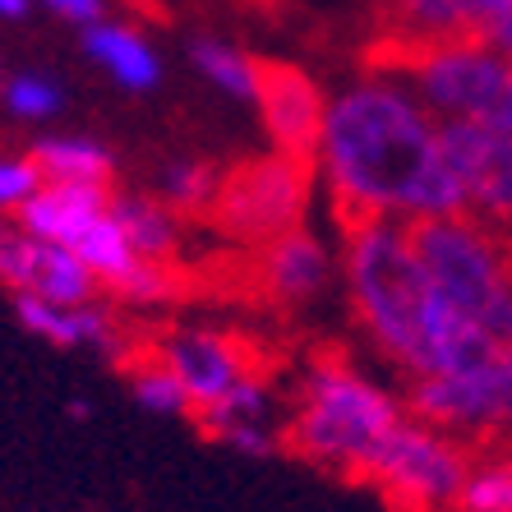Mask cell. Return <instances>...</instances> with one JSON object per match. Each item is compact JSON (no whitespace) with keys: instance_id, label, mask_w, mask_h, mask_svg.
<instances>
[{"instance_id":"277c9868","label":"cell","mask_w":512,"mask_h":512,"mask_svg":"<svg viewBox=\"0 0 512 512\" xmlns=\"http://www.w3.org/2000/svg\"><path fill=\"white\" fill-rule=\"evenodd\" d=\"M429 286L494 346L512 351V259L471 213L429 217L411 227Z\"/></svg>"},{"instance_id":"7402d4cb","label":"cell","mask_w":512,"mask_h":512,"mask_svg":"<svg viewBox=\"0 0 512 512\" xmlns=\"http://www.w3.org/2000/svg\"><path fill=\"white\" fill-rule=\"evenodd\" d=\"M130 397L148 416H194L185 383L167 370V360L157 356V351L148 360H134L130 365Z\"/></svg>"},{"instance_id":"ba28073f","label":"cell","mask_w":512,"mask_h":512,"mask_svg":"<svg viewBox=\"0 0 512 512\" xmlns=\"http://www.w3.org/2000/svg\"><path fill=\"white\" fill-rule=\"evenodd\" d=\"M439 134L462 190V213L485 227H512V134L480 120H443Z\"/></svg>"},{"instance_id":"9c48e42d","label":"cell","mask_w":512,"mask_h":512,"mask_svg":"<svg viewBox=\"0 0 512 512\" xmlns=\"http://www.w3.org/2000/svg\"><path fill=\"white\" fill-rule=\"evenodd\" d=\"M0 286H10L14 296H42L60 305H84L102 291L79 254L33 236L19 217H0Z\"/></svg>"},{"instance_id":"484cf974","label":"cell","mask_w":512,"mask_h":512,"mask_svg":"<svg viewBox=\"0 0 512 512\" xmlns=\"http://www.w3.org/2000/svg\"><path fill=\"white\" fill-rule=\"evenodd\" d=\"M42 185H47V176H42V167L33 162V153L28 157L0 153V217H14Z\"/></svg>"},{"instance_id":"ffe728a7","label":"cell","mask_w":512,"mask_h":512,"mask_svg":"<svg viewBox=\"0 0 512 512\" xmlns=\"http://www.w3.org/2000/svg\"><path fill=\"white\" fill-rule=\"evenodd\" d=\"M217 185H222L217 167L199 162V157H176L157 176V199L167 203L176 217H208V208L217 199Z\"/></svg>"},{"instance_id":"4fadbf2b","label":"cell","mask_w":512,"mask_h":512,"mask_svg":"<svg viewBox=\"0 0 512 512\" xmlns=\"http://www.w3.org/2000/svg\"><path fill=\"white\" fill-rule=\"evenodd\" d=\"M14 319L24 323V333L56 351H97V356H120V333L97 300L84 305H60L42 296H14Z\"/></svg>"},{"instance_id":"83f0119b","label":"cell","mask_w":512,"mask_h":512,"mask_svg":"<svg viewBox=\"0 0 512 512\" xmlns=\"http://www.w3.org/2000/svg\"><path fill=\"white\" fill-rule=\"evenodd\" d=\"M37 5H47L51 14L60 19H70V24H97L102 14H107V0H37Z\"/></svg>"},{"instance_id":"8fae6325","label":"cell","mask_w":512,"mask_h":512,"mask_svg":"<svg viewBox=\"0 0 512 512\" xmlns=\"http://www.w3.org/2000/svg\"><path fill=\"white\" fill-rule=\"evenodd\" d=\"M157 356L167 360V370L185 383L194 411H203L208 402H217L231 383H240L254 370L236 337L213 333V328H176V333L162 337Z\"/></svg>"},{"instance_id":"30bf717a","label":"cell","mask_w":512,"mask_h":512,"mask_svg":"<svg viewBox=\"0 0 512 512\" xmlns=\"http://www.w3.org/2000/svg\"><path fill=\"white\" fill-rule=\"evenodd\" d=\"M254 107H259L273 148L314 157L323 116H328V97L319 93L310 74L296 70V65H282V60H259V97H254Z\"/></svg>"},{"instance_id":"2e32d148","label":"cell","mask_w":512,"mask_h":512,"mask_svg":"<svg viewBox=\"0 0 512 512\" xmlns=\"http://www.w3.org/2000/svg\"><path fill=\"white\" fill-rule=\"evenodd\" d=\"M494 0H383L393 19V47H429L457 37H485Z\"/></svg>"},{"instance_id":"f546056e","label":"cell","mask_w":512,"mask_h":512,"mask_svg":"<svg viewBox=\"0 0 512 512\" xmlns=\"http://www.w3.org/2000/svg\"><path fill=\"white\" fill-rule=\"evenodd\" d=\"M33 0H0V19H24Z\"/></svg>"},{"instance_id":"ac0fdd59","label":"cell","mask_w":512,"mask_h":512,"mask_svg":"<svg viewBox=\"0 0 512 512\" xmlns=\"http://www.w3.org/2000/svg\"><path fill=\"white\" fill-rule=\"evenodd\" d=\"M111 213H116L120 231H125V240L134 245L139 259H176L180 217L157 194H111Z\"/></svg>"},{"instance_id":"3957f363","label":"cell","mask_w":512,"mask_h":512,"mask_svg":"<svg viewBox=\"0 0 512 512\" xmlns=\"http://www.w3.org/2000/svg\"><path fill=\"white\" fill-rule=\"evenodd\" d=\"M406 416V397L383 388L342 356H319L300 379L296 406L282 425V443L310 466L342 480H360V466L383 434Z\"/></svg>"},{"instance_id":"4316f807","label":"cell","mask_w":512,"mask_h":512,"mask_svg":"<svg viewBox=\"0 0 512 512\" xmlns=\"http://www.w3.org/2000/svg\"><path fill=\"white\" fill-rule=\"evenodd\" d=\"M480 125H494V130H503V134H512V65H508V74L499 79V88L489 93V102H485V111H480Z\"/></svg>"},{"instance_id":"52a82bcc","label":"cell","mask_w":512,"mask_h":512,"mask_svg":"<svg viewBox=\"0 0 512 512\" xmlns=\"http://www.w3.org/2000/svg\"><path fill=\"white\" fill-rule=\"evenodd\" d=\"M406 411L462 443L512 439V351H494L448 374L406 379Z\"/></svg>"},{"instance_id":"e0dca14e","label":"cell","mask_w":512,"mask_h":512,"mask_svg":"<svg viewBox=\"0 0 512 512\" xmlns=\"http://www.w3.org/2000/svg\"><path fill=\"white\" fill-rule=\"evenodd\" d=\"M84 51L116 79L120 88H130V93H148V88L162 79V60H157V51L148 47V37L125 28V24H107V19L88 24Z\"/></svg>"},{"instance_id":"5bb4252c","label":"cell","mask_w":512,"mask_h":512,"mask_svg":"<svg viewBox=\"0 0 512 512\" xmlns=\"http://www.w3.org/2000/svg\"><path fill=\"white\" fill-rule=\"evenodd\" d=\"M259 277L263 291L277 305H310L333 282V250L314 231L296 227L286 236L268 240V245H259Z\"/></svg>"},{"instance_id":"5b68a950","label":"cell","mask_w":512,"mask_h":512,"mask_svg":"<svg viewBox=\"0 0 512 512\" xmlns=\"http://www.w3.org/2000/svg\"><path fill=\"white\" fill-rule=\"evenodd\" d=\"M466 466L462 439L406 411L360 466V485L379 489L397 512H453Z\"/></svg>"},{"instance_id":"cb8c5ba5","label":"cell","mask_w":512,"mask_h":512,"mask_svg":"<svg viewBox=\"0 0 512 512\" xmlns=\"http://www.w3.org/2000/svg\"><path fill=\"white\" fill-rule=\"evenodd\" d=\"M111 296L134 305V310H157V305H171V300L180 296V277H176V268L162 259H139L125 282L111 286Z\"/></svg>"},{"instance_id":"44dd1931","label":"cell","mask_w":512,"mask_h":512,"mask_svg":"<svg viewBox=\"0 0 512 512\" xmlns=\"http://www.w3.org/2000/svg\"><path fill=\"white\" fill-rule=\"evenodd\" d=\"M194 65H199V74L208 84L222 88L236 102H254L259 97V60L245 56L231 42H213V37L194 42Z\"/></svg>"},{"instance_id":"d6986e66","label":"cell","mask_w":512,"mask_h":512,"mask_svg":"<svg viewBox=\"0 0 512 512\" xmlns=\"http://www.w3.org/2000/svg\"><path fill=\"white\" fill-rule=\"evenodd\" d=\"M33 162L47 180H79V185H111L116 157L107 143L88 134H47L33 143Z\"/></svg>"},{"instance_id":"6da1fadb","label":"cell","mask_w":512,"mask_h":512,"mask_svg":"<svg viewBox=\"0 0 512 512\" xmlns=\"http://www.w3.org/2000/svg\"><path fill=\"white\" fill-rule=\"evenodd\" d=\"M439 125L443 120L388 74H370L328 97L314 171L328 185L342 227H416L429 217L462 213V190L443 157Z\"/></svg>"},{"instance_id":"d4e9b609","label":"cell","mask_w":512,"mask_h":512,"mask_svg":"<svg viewBox=\"0 0 512 512\" xmlns=\"http://www.w3.org/2000/svg\"><path fill=\"white\" fill-rule=\"evenodd\" d=\"M0 102L14 120H51L65 102V93L47 74H14L10 84H0Z\"/></svg>"},{"instance_id":"f1b7e54d","label":"cell","mask_w":512,"mask_h":512,"mask_svg":"<svg viewBox=\"0 0 512 512\" xmlns=\"http://www.w3.org/2000/svg\"><path fill=\"white\" fill-rule=\"evenodd\" d=\"M485 37L503 56L512 60V0H494V10H489V24H485Z\"/></svg>"},{"instance_id":"8992f818","label":"cell","mask_w":512,"mask_h":512,"mask_svg":"<svg viewBox=\"0 0 512 512\" xmlns=\"http://www.w3.org/2000/svg\"><path fill=\"white\" fill-rule=\"evenodd\" d=\"M314 176H319L314 157H296L282 153V148L268 157H254V162H240L217 185L208 222L245 250H259L268 240L305 227Z\"/></svg>"},{"instance_id":"7a4b0ae2","label":"cell","mask_w":512,"mask_h":512,"mask_svg":"<svg viewBox=\"0 0 512 512\" xmlns=\"http://www.w3.org/2000/svg\"><path fill=\"white\" fill-rule=\"evenodd\" d=\"M342 282L360 333L406 379L462 370L503 351L429 286L402 222H351L342 236Z\"/></svg>"},{"instance_id":"9a60e30c","label":"cell","mask_w":512,"mask_h":512,"mask_svg":"<svg viewBox=\"0 0 512 512\" xmlns=\"http://www.w3.org/2000/svg\"><path fill=\"white\" fill-rule=\"evenodd\" d=\"M111 208V185H79V180H47L33 199L19 208V222H24L33 236L56 240L70 250L74 240L93 227L97 217Z\"/></svg>"},{"instance_id":"603a6c76","label":"cell","mask_w":512,"mask_h":512,"mask_svg":"<svg viewBox=\"0 0 512 512\" xmlns=\"http://www.w3.org/2000/svg\"><path fill=\"white\" fill-rule=\"evenodd\" d=\"M453 512H512V457H485L466 466Z\"/></svg>"},{"instance_id":"7c38bea8","label":"cell","mask_w":512,"mask_h":512,"mask_svg":"<svg viewBox=\"0 0 512 512\" xmlns=\"http://www.w3.org/2000/svg\"><path fill=\"white\" fill-rule=\"evenodd\" d=\"M194 420L203 425L208 439H217L222 448H236L245 457H273L282 448V420H277L273 388L254 370L240 383H231L217 402L194 411Z\"/></svg>"}]
</instances>
